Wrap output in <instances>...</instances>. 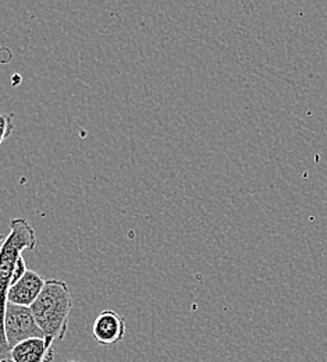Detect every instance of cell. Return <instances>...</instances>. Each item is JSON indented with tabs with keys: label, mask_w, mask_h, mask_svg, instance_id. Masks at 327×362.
<instances>
[{
	"label": "cell",
	"mask_w": 327,
	"mask_h": 362,
	"mask_svg": "<svg viewBox=\"0 0 327 362\" xmlns=\"http://www.w3.org/2000/svg\"><path fill=\"white\" fill-rule=\"evenodd\" d=\"M53 343L47 337L24 340L10 350L8 362H52L54 357Z\"/></svg>",
	"instance_id": "6"
},
{
	"label": "cell",
	"mask_w": 327,
	"mask_h": 362,
	"mask_svg": "<svg viewBox=\"0 0 327 362\" xmlns=\"http://www.w3.org/2000/svg\"><path fill=\"white\" fill-rule=\"evenodd\" d=\"M45 283L47 280L40 273L34 271L25 272V274L10 287L7 296L8 304L31 308V305L41 296Z\"/></svg>",
	"instance_id": "5"
},
{
	"label": "cell",
	"mask_w": 327,
	"mask_h": 362,
	"mask_svg": "<svg viewBox=\"0 0 327 362\" xmlns=\"http://www.w3.org/2000/svg\"><path fill=\"white\" fill-rule=\"evenodd\" d=\"M4 333L10 350L24 340L45 337L44 332L41 330L31 313V308L13 304H8L6 310Z\"/></svg>",
	"instance_id": "3"
},
{
	"label": "cell",
	"mask_w": 327,
	"mask_h": 362,
	"mask_svg": "<svg viewBox=\"0 0 327 362\" xmlns=\"http://www.w3.org/2000/svg\"><path fill=\"white\" fill-rule=\"evenodd\" d=\"M35 247V230L24 218L13 219L7 237L0 235V362H8L10 356V347L4 333L8 290L28 271L23 251L34 250Z\"/></svg>",
	"instance_id": "1"
},
{
	"label": "cell",
	"mask_w": 327,
	"mask_h": 362,
	"mask_svg": "<svg viewBox=\"0 0 327 362\" xmlns=\"http://www.w3.org/2000/svg\"><path fill=\"white\" fill-rule=\"evenodd\" d=\"M64 362H81V361H76V360H69V361H64Z\"/></svg>",
	"instance_id": "8"
},
{
	"label": "cell",
	"mask_w": 327,
	"mask_h": 362,
	"mask_svg": "<svg viewBox=\"0 0 327 362\" xmlns=\"http://www.w3.org/2000/svg\"><path fill=\"white\" fill-rule=\"evenodd\" d=\"M71 308L73 298L67 283L53 279L47 280L41 296L31 305V313L45 337L54 341L66 337Z\"/></svg>",
	"instance_id": "2"
},
{
	"label": "cell",
	"mask_w": 327,
	"mask_h": 362,
	"mask_svg": "<svg viewBox=\"0 0 327 362\" xmlns=\"http://www.w3.org/2000/svg\"><path fill=\"white\" fill-rule=\"evenodd\" d=\"M126 319L112 310L102 311L93 326V337L99 346H114L126 336Z\"/></svg>",
	"instance_id": "4"
},
{
	"label": "cell",
	"mask_w": 327,
	"mask_h": 362,
	"mask_svg": "<svg viewBox=\"0 0 327 362\" xmlns=\"http://www.w3.org/2000/svg\"><path fill=\"white\" fill-rule=\"evenodd\" d=\"M13 119H14L13 113H7V115L0 113V145L13 133V129H14Z\"/></svg>",
	"instance_id": "7"
}]
</instances>
